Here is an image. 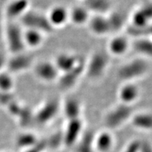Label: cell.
I'll list each match as a JSON object with an SVG mask.
<instances>
[{
	"label": "cell",
	"mask_w": 152,
	"mask_h": 152,
	"mask_svg": "<svg viewBox=\"0 0 152 152\" xmlns=\"http://www.w3.org/2000/svg\"><path fill=\"white\" fill-rule=\"evenodd\" d=\"M151 59L137 56L120 66L117 75L123 82H136L151 71Z\"/></svg>",
	"instance_id": "cell-1"
},
{
	"label": "cell",
	"mask_w": 152,
	"mask_h": 152,
	"mask_svg": "<svg viewBox=\"0 0 152 152\" xmlns=\"http://www.w3.org/2000/svg\"><path fill=\"white\" fill-rule=\"evenodd\" d=\"M110 58L105 49H96L85 60L84 75L92 81L100 80L107 71Z\"/></svg>",
	"instance_id": "cell-2"
},
{
	"label": "cell",
	"mask_w": 152,
	"mask_h": 152,
	"mask_svg": "<svg viewBox=\"0 0 152 152\" xmlns=\"http://www.w3.org/2000/svg\"><path fill=\"white\" fill-rule=\"evenodd\" d=\"M134 111L132 106L118 102L104 115L103 121L106 129L112 131L121 128L130 121Z\"/></svg>",
	"instance_id": "cell-3"
},
{
	"label": "cell",
	"mask_w": 152,
	"mask_h": 152,
	"mask_svg": "<svg viewBox=\"0 0 152 152\" xmlns=\"http://www.w3.org/2000/svg\"><path fill=\"white\" fill-rule=\"evenodd\" d=\"M23 28L19 22L9 21L4 26L3 36H4L7 47L11 54L25 52L23 42Z\"/></svg>",
	"instance_id": "cell-4"
},
{
	"label": "cell",
	"mask_w": 152,
	"mask_h": 152,
	"mask_svg": "<svg viewBox=\"0 0 152 152\" xmlns=\"http://www.w3.org/2000/svg\"><path fill=\"white\" fill-rule=\"evenodd\" d=\"M61 109V102L57 98L48 99L33 113L35 124L46 125L54 121Z\"/></svg>",
	"instance_id": "cell-5"
},
{
	"label": "cell",
	"mask_w": 152,
	"mask_h": 152,
	"mask_svg": "<svg viewBox=\"0 0 152 152\" xmlns=\"http://www.w3.org/2000/svg\"><path fill=\"white\" fill-rule=\"evenodd\" d=\"M19 23L23 28H31L39 30L46 35L54 31L49 24L46 14L36 11L28 10L19 20Z\"/></svg>",
	"instance_id": "cell-6"
},
{
	"label": "cell",
	"mask_w": 152,
	"mask_h": 152,
	"mask_svg": "<svg viewBox=\"0 0 152 152\" xmlns=\"http://www.w3.org/2000/svg\"><path fill=\"white\" fill-rule=\"evenodd\" d=\"M32 68L36 78L45 83L57 82L60 75L53 61L41 60L34 63Z\"/></svg>",
	"instance_id": "cell-7"
},
{
	"label": "cell",
	"mask_w": 152,
	"mask_h": 152,
	"mask_svg": "<svg viewBox=\"0 0 152 152\" xmlns=\"http://www.w3.org/2000/svg\"><path fill=\"white\" fill-rule=\"evenodd\" d=\"M84 121L82 118L67 121L64 130L62 131L64 147L71 148L75 147L83 134Z\"/></svg>",
	"instance_id": "cell-8"
},
{
	"label": "cell",
	"mask_w": 152,
	"mask_h": 152,
	"mask_svg": "<svg viewBox=\"0 0 152 152\" xmlns=\"http://www.w3.org/2000/svg\"><path fill=\"white\" fill-rule=\"evenodd\" d=\"M131 40L127 35L114 34L106 45L105 50L110 56L122 57L130 51Z\"/></svg>",
	"instance_id": "cell-9"
},
{
	"label": "cell",
	"mask_w": 152,
	"mask_h": 152,
	"mask_svg": "<svg viewBox=\"0 0 152 152\" xmlns=\"http://www.w3.org/2000/svg\"><path fill=\"white\" fill-rule=\"evenodd\" d=\"M140 95L141 90L136 82H123L117 92L119 103L131 106L137 102Z\"/></svg>",
	"instance_id": "cell-10"
},
{
	"label": "cell",
	"mask_w": 152,
	"mask_h": 152,
	"mask_svg": "<svg viewBox=\"0 0 152 152\" xmlns=\"http://www.w3.org/2000/svg\"><path fill=\"white\" fill-rule=\"evenodd\" d=\"M85 60L83 58L81 61L71 71L60 74L57 83L62 90H71L77 85L80 77L85 74Z\"/></svg>",
	"instance_id": "cell-11"
},
{
	"label": "cell",
	"mask_w": 152,
	"mask_h": 152,
	"mask_svg": "<svg viewBox=\"0 0 152 152\" xmlns=\"http://www.w3.org/2000/svg\"><path fill=\"white\" fill-rule=\"evenodd\" d=\"M33 56L27 54L26 52L12 54V56L7 61L6 66L8 68L9 72L13 75L14 73H20L28 71L33 68L34 64Z\"/></svg>",
	"instance_id": "cell-12"
},
{
	"label": "cell",
	"mask_w": 152,
	"mask_h": 152,
	"mask_svg": "<svg viewBox=\"0 0 152 152\" xmlns=\"http://www.w3.org/2000/svg\"><path fill=\"white\" fill-rule=\"evenodd\" d=\"M49 24L54 30L61 28L69 23V9L63 5H55L46 14Z\"/></svg>",
	"instance_id": "cell-13"
},
{
	"label": "cell",
	"mask_w": 152,
	"mask_h": 152,
	"mask_svg": "<svg viewBox=\"0 0 152 152\" xmlns=\"http://www.w3.org/2000/svg\"><path fill=\"white\" fill-rule=\"evenodd\" d=\"M87 26L91 33L99 37H103L112 33L107 15H91Z\"/></svg>",
	"instance_id": "cell-14"
},
{
	"label": "cell",
	"mask_w": 152,
	"mask_h": 152,
	"mask_svg": "<svg viewBox=\"0 0 152 152\" xmlns=\"http://www.w3.org/2000/svg\"><path fill=\"white\" fill-rule=\"evenodd\" d=\"M83 58L73 53L63 52L55 56L53 62L60 74L66 73L75 67Z\"/></svg>",
	"instance_id": "cell-15"
},
{
	"label": "cell",
	"mask_w": 152,
	"mask_h": 152,
	"mask_svg": "<svg viewBox=\"0 0 152 152\" xmlns=\"http://www.w3.org/2000/svg\"><path fill=\"white\" fill-rule=\"evenodd\" d=\"M115 138L111 130L104 129L94 136V152H110L114 147Z\"/></svg>",
	"instance_id": "cell-16"
},
{
	"label": "cell",
	"mask_w": 152,
	"mask_h": 152,
	"mask_svg": "<svg viewBox=\"0 0 152 152\" xmlns=\"http://www.w3.org/2000/svg\"><path fill=\"white\" fill-rule=\"evenodd\" d=\"M61 111L66 121L82 118L83 105L81 102L75 96H70L61 102Z\"/></svg>",
	"instance_id": "cell-17"
},
{
	"label": "cell",
	"mask_w": 152,
	"mask_h": 152,
	"mask_svg": "<svg viewBox=\"0 0 152 152\" xmlns=\"http://www.w3.org/2000/svg\"><path fill=\"white\" fill-rule=\"evenodd\" d=\"M29 0H12L5 9V16L9 21H16L30 10Z\"/></svg>",
	"instance_id": "cell-18"
},
{
	"label": "cell",
	"mask_w": 152,
	"mask_h": 152,
	"mask_svg": "<svg viewBox=\"0 0 152 152\" xmlns=\"http://www.w3.org/2000/svg\"><path fill=\"white\" fill-rule=\"evenodd\" d=\"M152 11L151 6L142 7L132 14L128 24L136 27H151Z\"/></svg>",
	"instance_id": "cell-19"
},
{
	"label": "cell",
	"mask_w": 152,
	"mask_h": 152,
	"mask_svg": "<svg viewBox=\"0 0 152 152\" xmlns=\"http://www.w3.org/2000/svg\"><path fill=\"white\" fill-rule=\"evenodd\" d=\"M129 122L136 130L149 132L152 128L151 113L148 111H134Z\"/></svg>",
	"instance_id": "cell-20"
},
{
	"label": "cell",
	"mask_w": 152,
	"mask_h": 152,
	"mask_svg": "<svg viewBox=\"0 0 152 152\" xmlns=\"http://www.w3.org/2000/svg\"><path fill=\"white\" fill-rule=\"evenodd\" d=\"M23 34L26 49H35L41 47L45 42V37L47 35L39 30L31 28H23Z\"/></svg>",
	"instance_id": "cell-21"
},
{
	"label": "cell",
	"mask_w": 152,
	"mask_h": 152,
	"mask_svg": "<svg viewBox=\"0 0 152 152\" xmlns=\"http://www.w3.org/2000/svg\"><path fill=\"white\" fill-rule=\"evenodd\" d=\"M130 49L134 50L137 56L151 59L152 56V41L151 37L134 38L131 41Z\"/></svg>",
	"instance_id": "cell-22"
},
{
	"label": "cell",
	"mask_w": 152,
	"mask_h": 152,
	"mask_svg": "<svg viewBox=\"0 0 152 152\" xmlns=\"http://www.w3.org/2000/svg\"><path fill=\"white\" fill-rule=\"evenodd\" d=\"M91 13L84 5L75 6L69 9V22L75 26H83L87 24Z\"/></svg>",
	"instance_id": "cell-23"
},
{
	"label": "cell",
	"mask_w": 152,
	"mask_h": 152,
	"mask_svg": "<svg viewBox=\"0 0 152 152\" xmlns=\"http://www.w3.org/2000/svg\"><path fill=\"white\" fill-rule=\"evenodd\" d=\"M39 138L37 134L30 131H24L19 133L15 140L16 147L22 151L31 149L35 147L39 141Z\"/></svg>",
	"instance_id": "cell-24"
},
{
	"label": "cell",
	"mask_w": 152,
	"mask_h": 152,
	"mask_svg": "<svg viewBox=\"0 0 152 152\" xmlns=\"http://www.w3.org/2000/svg\"><path fill=\"white\" fill-rule=\"evenodd\" d=\"M90 13L96 15H107L111 12L109 0H84V4Z\"/></svg>",
	"instance_id": "cell-25"
},
{
	"label": "cell",
	"mask_w": 152,
	"mask_h": 152,
	"mask_svg": "<svg viewBox=\"0 0 152 152\" xmlns=\"http://www.w3.org/2000/svg\"><path fill=\"white\" fill-rule=\"evenodd\" d=\"M94 133L92 132H87L82 134L75 146V152H94Z\"/></svg>",
	"instance_id": "cell-26"
},
{
	"label": "cell",
	"mask_w": 152,
	"mask_h": 152,
	"mask_svg": "<svg viewBox=\"0 0 152 152\" xmlns=\"http://www.w3.org/2000/svg\"><path fill=\"white\" fill-rule=\"evenodd\" d=\"M107 17L113 34H118L125 28V20L123 15L118 12H110L107 14Z\"/></svg>",
	"instance_id": "cell-27"
},
{
	"label": "cell",
	"mask_w": 152,
	"mask_h": 152,
	"mask_svg": "<svg viewBox=\"0 0 152 152\" xmlns=\"http://www.w3.org/2000/svg\"><path fill=\"white\" fill-rule=\"evenodd\" d=\"M15 85L12 74L9 72H0V91L4 93H11Z\"/></svg>",
	"instance_id": "cell-28"
},
{
	"label": "cell",
	"mask_w": 152,
	"mask_h": 152,
	"mask_svg": "<svg viewBox=\"0 0 152 152\" xmlns=\"http://www.w3.org/2000/svg\"><path fill=\"white\" fill-rule=\"evenodd\" d=\"M47 150L57 151L64 147L62 132H56L52 134L49 137L45 139Z\"/></svg>",
	"instance_id": "cell-29"
},
{
	"label": "cell",
	"mask_w": 152,
	"mask_h": 152,
	"mask_svg": "<svg viewBox=\"0 0 152 152\" xmlns=\"http://www.w3.org/2000/svg\"><path fill=\"white\" fill-rule=\"evenodd\" d=\"M140 144H141V140L134 139L131 140L125 146L122 152H140Z\"/></svg>",
	"instance_id": "cell-30"
},
{
	"label": "cell",
	"mask_w": 152,
	"mask_h": 152,
	"mask_svg": "<svg viewBox=\"0 0 152 152\" xmlns=\"http://www.w3.org/2000/svg\"><path fill=\"white\" fill-rule=\"evenodd\" d=\"M140 152H152L151 143L147 140H141Z\"/></svg>",
	"instance_id": "cell-31"
},
{
	"label": "cell",
	"mask_w": 152,
	"mask_h": 152,
	"mask_svg": "<svg viewBox=\"0 0 152 152\" xmlns=\"http://www.w3.org/2000/svg\"><path fill=\"white\" fill-rule=\"evenodd\" d=\"M4 26L2 25V19H1V14L0 13V39L3 36L4 34Z\"/></svg>",
	"instance_id": "cell-32"
},
{
	"label": "cell",
	"mask_w": 152,
	"mask_h": 152,
	"mask_svg": "<svg viewBox=\"0 0 152 152\" xmlns=\"http://www.w3.org/2000/svg\"><path fill=\"white\" fill-rule=\"evenodd\" d=\"M6 64H7V62H6L4 58V56L1 54H0V72L1 71V68L3 67L4 64L6 65Z\"/></svg>",
	"instance_id": "cell-33"
},
{
	"label": "cell",
	"mask_w": 152,
	"mask_h": 152,
	"mask_svg": "<svg viewBox=\"0 0 152 152\" xmlns=\"http://www.w3.org/2000/svg\"><path fill=\"white\" fill-rule=\"evenodd\" d=\"M1 152H11V151H1Z\"/></svg>",
	"instance_id": "cell-34"
}]
</instances>
